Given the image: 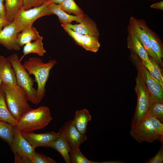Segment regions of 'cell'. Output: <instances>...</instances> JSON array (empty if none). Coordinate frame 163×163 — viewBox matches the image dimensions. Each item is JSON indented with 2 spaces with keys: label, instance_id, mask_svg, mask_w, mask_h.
Returning <instances> with one entry per match:
<instances>
[{
  "label": "cell",
  "instance_id": "27",
  "mask_svg": "<svg viewBox=\"0 0 163 163\" xmlns=\"http://www.w3.org/2000/svg\"><path fill=\"white\" fill-rule=\"evenodd\" d=\"M62 10L70 14L75 16H83L85 14L83 11L77 5L74 0H64L58 4Z\"/></svg>",
  "mask_w": 163,
  "mask_h": 163
},
{
  "label": "cell",
  "instance_id": "40",
  "mask_svg": "<svg viewBox=\"0 0 163 163\" xmlns=\"http://www.w3.org/2000/svg\"><path fill=\"white\" fill-rule=\"evenodd\" d=\"M2 83V80L0 78V86H1Z\"/></svg>",
  "mask_w": 163,
  "mask_h": 163
},
{
  "label": "cell",
  "instance_id": "37",
  "mask_svg": "<svg viewBox=\"0 0 163 163\" xmlns=\"http://www.w3.org/2000/svg\"><path fill=\"white\" fill-rule=\"evenodd\" d=\"M152 8L158 9L161 10H163V1H161L154 3L150 6Z\"/></svg>",
  "mask_w": 163,
  "mask_h": 163
},
{
  "label": "cell",
  "instance_id": "30",
  "mask_svg": "<svg viewBox=\"0 0 163 163\" xmlns=\"http://www.w3.org/2000/svg\"><path fill=\"white\" fill-rule=\"evenodd\" d=\"M155 129L156 133L163 138V124L160 121L152 116L147 114L146 116Z\"/></svg>",
  "mask_w": 163,
  "mask_h": 163
},
{
  "label": "cell",
  "instance_id": "31",
  "mask_svg": "<svg viewBox=\"0 0 163 163\" xmlns=\"http://www.w3.org/2000/svg\"><path fill=\"white\" fill-rule=\"evenodd\" d=\"M52 158L35 152L33 163H56Z\"/></svg>",
  "mask_w": 163,
  "mask_h": 163
},
{
  "label": "cell",
  "instance_id": "13",
  "mask_svg": "<svg viewBox=\"0 0 163 163\" xmlns=\"http://www.w3.org/2000/svg\"><path fill=\"white\" fill-rule=\"evenodd\" d=\"M21 132L23 137L34 149L40 146L50 148L58 134V132H54L40 133L32 132Z\"/></svg>",
  "mask_w": 163,
  "mask_h": 163
},
{
  "label": "cell",
  "instance_id": "24",
  "mask_svg": "<svg viewBox=\"0 0 163 163\" xmlns=\"http://www.w3.org/2000/svg\"><path fill=\"white\" fill-rule=\"evenodd\" d=\"M22 31L17 36V42L20 47L32 40H36L40 36L38 32L33 26Z\"/></svg>",
  "mask_w": 163,
  "mask_h": 163
},
{
  "label": "cell",
  "instance_id": "6",
  "mask_svg": "<svg viewBox=\"0 0 163 163\" xmlns=\"http://www.w3.org/2000/svg\"><path fill=\"white\" fill-rule=\"evenodd\" d=\"M135 90L137 96L135 112L131 122V128L135 126L146 116L151 104L149 93L140 73L137 72Z\"/></svg>",
  "mask_w": 163,
  "mask_h": 163
},
{
  "label": "cell",
  "instance_id": "1",
  "mask_svg": "<svg viewBox=\"0 0 163 163\" xmlns=\"http://www.w3.org/2000/svg\"><path fill=\"white\" fill-rule=\"evenodd\" d=\"M56 59H51L47 62H43L38 57H31L23 64L30 75H33L37 83V97L39 103L45 96V86L48 80L50 70L57 64Z\"/></svg>",
  "mask_w": 163,
  "mask_h": 163
},
{
  "label": "cell",
  "instance_id": "39",
  "mask_svg": "<svg viewBox=\"0 0 163 163\" xmlns=\"http://www.w3.org/2000/svg\"><path fill=\"white\" fill-rule=\"evenodd\" d=\"M64 0H50L51 2L59 4L61 3Z\"/></svg>",
  "mask_w": 163,
  "mask_h": 163
},
{
  "label": "cell",
  "instance_id": "33",
  "mask_svg": "<svg viewBox=\"0 0 163 163\" xmlns=\"http://www.w3.org/2000/svg\"><path fill=\"white\" fill-rule=\"evenodd\" d=\"M45 0H24L22 8L25 10L33 6H38L42 5Z\"/></svg>",
  "mask_w": 163,
  "mask_h": 163
},
{
  "label": "cell",
  "instance_id": "20",
  "mask_svg": "<svg viewBox=\"0 0 163 163\" xmlns=\"http://www.w3.org/2000/svg\"><path fill=\"white\" fill-rule=\"evenodd\" d=\"M50 148L58 151L62 156L66 163H70L69 157L70 150L62 134L59 131Z\"/></svg>",
  "mask_w": 163,
  "mask_h": 163
},
{
  "label": "cell",
  "instance_id": "35",
  "mask_svg": "<svg viewBox=\"0 0 163 163\" xmlns=\"http://www.w3.org/2000/svg\"><path fill=\"white\" fill-rule=\"evenodd\" d=\"M163 162V145H161L157 154L153 157L148 160V163H162Z\"/></svg>",
  "mask_w": 163,
  "mask_h": 163
},
{
  "label": "cell",
  "instance_id": "23",
  "mask_svg": "<svg viewBox=\"0 0 163 163\" xmlns=\"http://www.w3.org/2000/svg\"><path fill=\"white\" fill-rule=\"evenodd\" d=\"M6 19L9 22L13 21L14 18L22 8L24 0H5Z\"/></svg>",
  "mask_w": 163,
  "mask_h": 163
},
{
  "label": "cell",
  "instance_id": "5",
  "mask_svg": "<svg viewBox=\"0 0 163 163\" xmlns=\"http://www.w3.org/2000/svg\"><path fill=\"white\" fill-rule=\"evenodd\" d=\"M130 53V59L137 72L140 74L148 88L151 104L158 102H163V83L150 74L136 54Z\"/></svg>",
  "mask_w": 163,
  "mask_h": 163
},
{
  "label": "cell",
  "instance_id": "16",
  "mask_svg": "<svg viewBox=\"0 0 163 163\" xmlns=\"http://www.w3.org/2000/svg\"><path fill=\"white\" fill-rule=\"evenodd\" d=\"M0 78L2 83L10 86H15L17 84L15 74L7 58L0 56Z\"/></svg>",
  "mask_w": 163,
  "mask_h": 163
},
{
  "label": "cell",
  "instance_id": "7",
  "mask_svg": "<svg viewBox=\"0 0 163 163\" xmlns=\"http://www.w3.org/2000/svg\"><path fill=\"white\" fill-rule=\"evenodd\" d=\"M14 156L15 163H33L35 151L15 126L12 141L10 145Z\"/></svg>",
  "mask_w": 163,
  "mask_h": 163
},
{
  "label": "cell",
  "instance_id": "14",
  "mask_svg": "<svg viewBox=\"0 0 163 163\" xmlns=\"http://www.w3.org/2000/svg\"><path fill=\"white\" fill-rule=\"evenodd\" d=\"M140 26L146 33L152 51L157 57L160 63V66H162L163 58V43L159 37L153 31L149 28L145 21L143 19H138Z\"/></svg>",
  "mask_w": 163,
  "mask_h": 163
},
{
  "label": "cell",
  "instance_id": "32",
  "mask_svg": "<svg viewBox=\"0 0 163 163\" xmlns=\"http://www.w3.org/2000/svg\"><path fill=\"white\" fill-rule=\"evenodd\" d=\"M62 27L65 31L73 39L76 44L80 46L83 35L70 28L65 26Z\"/></svg>",
  "mask_w": 163,
  "mask_h": 163
},
{
  "label": "cell",
  "instance_id": "38",
  "mask_svg": "<svg viewBox=\"0 0 163 163\" xmlns=\"http://www.w3.org/2000/svg\"><path fill=\"white\" fill-rule=\"evenodd\" d=\"M10 23L6 19L0 18V33L2 31V28Z\"/></svg>",
  "mask_w": 163,
  "mask_h": 163
},
{
  "label": "cell",
  "instance_id": "11",
  "mask_svg": "<svg viewBox=\"0 0 163 163\" xmlns=\"http://www.w3.org/2000/svg\"><path fill=\"white\" fill-rule=\"evenodd\" d=\"M128 32L133 34L146 50L149 56L154 59L160 66L159 61L151 49L148 36L139 24L138 19L131 16L127 27Z\"/></svg>",
  "mask_w": 163,
  "mask_h": 163
},
{
  "label": "cell",
  "instance_id": "21",
  "mask_svg": "<svg viewBox=\"0 0 163 163\" xmlns=\"http://www.w3.org/2000/svg\"><path fill=\"white\" fill-rule=\"evenodd\" d=\"M43 37L40 36L35 41L25 44L22 51L23 54L20 60L21 61L25 56L31 53L37 54L40 56H43L46 51L43 47Z\"/></svg>",
  "mask_w": 163,
  "mask_h": 163
},
{
  "label": "cell",
  "instance_id": "19",
  "mask_svg": "<svg viewBox=\"0 0 163 163\" xmlns=\"http://www.w3.org/2000/svg\"><path fill=\"white\" fill-rule=\"evenodd\" d=\"M91 120V116L88 110L85 108L75 112L74 117L72 120L74 125L77 130L82 134H85L88 122Z\"/></svg>",
  "mask_w": 163,
  "mask_h": 163
},
{
  "label": "cell",
  "instance_id": "15",
  "mask_svg": "<svg viewBox=\"0 0 163 163\" xmlns=\"http://www.w3.org/2000/svg\"><path fill=\"white\" fill-rule=\"evenodd\" d=\"M61 25L71 29L83 35H91L99 38V32L96 23L86 15L82 22L78 24L64 23L62 24Z\"/></svg>",
  "mask_w": 163,
  "mask_h": 163
},
{
  "label": "cell",
  "instance_id": "9",
  "mask_svg": "<svg viewBox=\"0 0 163 163\" xmlns=\"http://www.w3.org/2000/svg\"><path fill=\"white\" fill-rule=\"evenodd\" d=\"M130 134L139 142L152 143L155 141L163 142V138L158 135L146 117L135 126L131 127Z\"/></svg>",
  "mask_w": 163,
  "mask_h": 163
},
{
  "label": "cell",
  "instance_id": "26",
  "mask_svg": "<svg viewBox=\"0 0 163 163\" xmlns=\"http://www.w3.org/2000/svg\"><path fill=\"white\" fill-rule=\"evenodd\" d=\"M14 126L4 121L0 120V138L9 145L12 141Z\"/></svg>",
  "mask_w": 163,
  "mask_h": 163
},
{
  "label": "cell",
  "instance_id": "41",
  "mask_svg": "<svg viewBox=\"0 0 163 163\" xmlns=\"http://www.w3.org/2000/svg\"><path fill=\"white\" fill-rule=\"evenodd\" d=\"M150 0V1H155V0Z\"/></svg>",
  "mask_w": 163,
  "mask_h": 163
},
{
  "label": "cell",
  "instance_id": "10",
  "mask_svg": "<svg viewBox=\"0 0 163 163\" xmlns=\"http://www.w3.org/2000/svg\"><path fill=\"white\" fill-rule=\"evenodd\" d=\"M59 131L63 135L70 152L79 148L80 145L86 141L85 134H81L74 125L72 120L66 122Z\"/></svg>",
  "mask_w": 163,
  "mask_h": 163
},
{
  "label": "cell",
  "instance_id": "17",
  "mask_svg": "<svg viewBox=\"0 0 163 163\" xmlns=\"http://www.w3.org/2000/svg\"><path fill=\"white\" fill-rule=\"evenodd\" d=\"M128 33L127 48L129 50L130 52L136 54L142 63L150 62V57L136 36L131 33L128 32Z\"/></svg>",
  "mask_w": 163,
  "mask_h": 163
},
{
  "label": "cell",
  "instance_id": "25",
  "mask_svg": "<svg viewBox=\"0 0 163 163\" xmlns=\"http://www.w3.org/2000/svg\"><path fill=\"white\" fill-rule=\"evenodd\" d=\"M98 39V38L91 35H83L80 46L86 50L96 53L101 46Z\"/></svg>",
  "mask_w": 163,
  "mask_h": 163
},
{
  "label": "cell",
  "instance_id": "18",
  "mask_svg": "<svg viewBox=\"0 0 163 163\" xmlns=\"http://www.w3.org/2000/svg\"><path fill=\"white\" fill-rule=\"evenodd\" d=\"M48 7L53 14L57 16L59 22L62 24L71 23L73 21L80 23L85 15L77 16L70 15L61 9L58 4L51 2L49 4Z\"/></svg>",
  "mask_w": 163,
  "mask_h": 163
},
{
  "label": "cell",
  "instance_id": "36",
  "mask_svg": "<svg viewBox=\"0 0 163 163\" xmlns=\"http://www.w3.org/2000/svg\"><path fill=\"white\" fill-rule=\"evenodd\" d=\"M4 0H0V18L6 19V10L3 2Z\"/></svg>",
  "mask_w": 163,
  "mask_h": 163
},
{
  "label": "cell",
  "instance_id": "4",
  "mask_svg": "<svg viewBox=\"0 0 163 163\" xmlns=\"http://www.w3.org/2000/svg\"><path fill=\"white\" fill-rule=\"evenodd\" d=\"M16 75L17 85L22 87L27 95L28 101L37 105V91L34 87V80L30 75L20 60L18 54H13L8 57Z\"/></svg>",
  "mask_w": 163,
  "mask_h": 163
},
{
  "label": "cell",
  "instance_id": "22",
  "mask_svg": "<svg viewBox=\"0 0 163 163\" xmlns=\"http://www.w3.org/2000/svg\"><path fill=\"white\" fill-rule=\"evenodd\" d=\"M0 120L7 122L14 126H16L18 120L12 115L6 102L4 93L0 86Z\"/></svg>",
  "mask_w": 163,
  "mask_h": 163
},
{
  "label": "cell",
  "instance_id": "12",
  "mask_svg": "<svg viewBox=\"0 0 163 163\" xmlns=\"http://www.w3.org/2000/svg\"><path fill=\"white\" fill-rule=\"evenodd\" d=\"M21 31L13 21L6 25L0 33V44L9 50L19 51L17 36Z\"/></svg>",
  "mask_w": 163,
  "mask_h": 163
},
{
  "label": "cell",
  "instance_id": "3",
  "mask_svg": "<svg viewBox=\"0 0 163 163\" xmlns=\"http://www.w3.org/2000/svg\"><path fill=\"white\" fill-rule=\"evenodd\" d=\"M53 120L50 110L46 106L31 108L18 120L15 127L21 132H30L44 128Z\"/></svg>",
  "mask_w": 163,
  "mask_h": 163
},
{
  "label": "cell",
  "instance_id": "2",
  "mask_svg": "<svg viewBox=\"0 0 163 163\" xmlns=\"http://www.w3.org/2000/svg\"><path fill=\"white\" fill-rule=\"evenodd\" d=\"M1 87L5 95L9 110L18 121L32 108L28 103L26 93L21 86H10L2 83Z\"/></svg>",
  "mask_w": 163,
  "mask_h": 163
},
{
  "label": "cell",
  "instance_id": "29",
  "mask_svg": "<svg viewBox=\"0 0 163 163\" xmlns=\"http://www.w3.org/2000/svg\"><path fill=\"white\" fill-rule=\"evenodd\" d=\"M70 163H97L88 159L81 152L79 148L71 151L69 153Z\"/></svg>",
  "mask_w": 163,
  "mask_h": 163
},
{
  "label": "cell",
  "instance_id": "8",
  "mask_svg": "<svg viewBox=\"0 0 163 163\" xmlns=\"http://www.w3.org/2000/svg\"><path fill=\"white\" fill-rule=\"evenodd\" d=\"M50 0H45L41 5L25 10L22 7L14 18L13 22L21 31L33 26L34 22L39 18L53 14L48 7Z\"/></svg>",
  "mask_w": 163,
  "mask_h": 163
},
{
  "label": "cell",
  "instance_id": "28",
  "mask_svg": "<svg viewBox=\"0 0 163 163\" xmlns=\"http://www.w3.org/2000/svg\"><path fill=\"white\" fill-rule=\"evenodd\" d=\"M147 114L163 122V102H155L151 104Z\"/></svg>",
  "mask_w": 163,
  "mask_h": 163
},
{
  "label": "cell",
  "instance_id": "34",
  "mask_svg": "<svg viewBox=\"0 0 163 163\" xmlns=\"http://www.w3.org/2000/svg\"><path fill=\"white\" fill-rule=\"evenodd\" d=\"M150 60L153 69L157 77V79L163 83V76L160 66L154 59L151 57Z\"/></svg>",
  "mask_w": 163,
  "mask_h": 163
}]
</instances>
